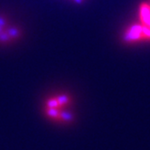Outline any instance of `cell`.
<instances>
[{
    "label": "cell",
    "mask_w": 150,
    "mask_h": 150,
    "mask_svg": "<svg viewBox=\"0 0 150 150\" xmlns=\"http://www.w3.org/2000/svg\"><path fill=\"white\" fill-rule=\"evenodd\" d=\"M138 19L139 22L127 30V40H150V1L141 4L138 9Z\"/></svg>",
    "instance_id": "6da1fadb"
},
{
    "label": "cell",
    "mask_w": 150,
    "mask_h": 150,
    "mask_svg": "<svg viewBox=\"0 0 150 150\" xmlns=\"http://www.w3.org/2000/svg\"><path fill=\"white\" fill-rule=\"evenodd\" d=\"M7 34H8V35L10 36V37H16L17 35H18V34H19V32H18V30H16V28H10V29H8L7 30Z\"/></svg>",
    "instance_id": "7a4b0ae2"
},
{
    "label": "cell",
    "mask_w": 150,
    "mask_h": 150,
    "mask_svg": "<svg viewBox=\"0 0 150 150\" xmlns=\"http://www.w3.org/2000/svg\"><path fill=\"white\" fill-rule=\"evenodd\" d=\"M9 38H10V36L8 35L7 32L2 31L1 33H0V42H6L9 40Z\"/></svg>",
    "instance_id": "3957f363"
},
{
    "label": "cell",
    "mask_w": 150,
    "mask_h": 150,
    "mask_svg": "<svg viewBox=\"0 0 150 150\" xmlns=\"http://www.w3.org/2000/svg\"><path fill=\"white\" fill-rule=\"evenodd\" d=\"M6 20L2 17V16H0V26H2V27H4L5 25H6Z\"/></svg>",
    "instance_id": "277c9868"
},
{
    "label": "cell",
    "mask_w": 150,
    "mask_h": 150,
    "mask_svg": "<svg viewBox=\"0 0 150 150\" xmlns=\"http://www.w3.org/2000/svg\"><path fill=\"white\" fill-rule=\"evenodd\" d=\"M2 31H3V27H2V26H0V33H1Z\"/></svg>",
    "instance_id": "5b68a950"
}]
</instances>
